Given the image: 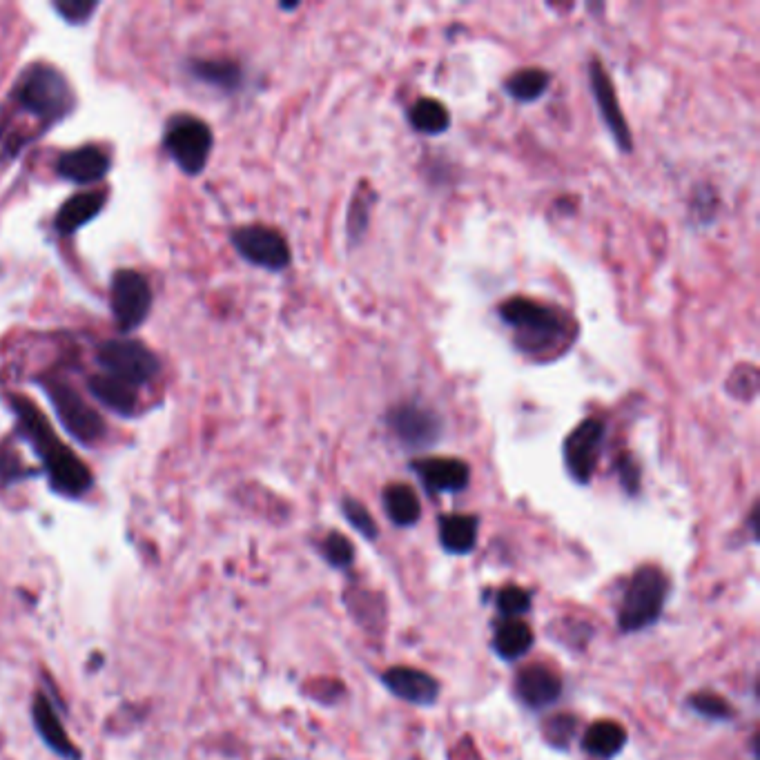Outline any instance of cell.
Instances as JSON below:
<instances>
[{"instance_id":"cell-28","label":"cell","mask_w":760,"mask_h":760,"mask_svg":"<svg viewBox=\"0 0 760 760\" xmlns=\"http://www.w3.org/2000/svg\"><path fill=\"white\" fill-rule=\"evenodd\" d=\"M341 513H344V518L350 522V526H353L357 533H362L366 540H377V522L362 502L355 498H344L341 500Z\"/></svg>"},{"instance_id":"cell-36","label":"cell","mask_w":760,"mask_h":760,"mask_svg":"<svg viewBox=\"0 0 760 760\" xmlns=\"http://www.w3.org/2000/svg\"><path fill=\"white\" fill-rule=\"evenodd\" d=\"M23 475H25L23 464L16 457V453L12 451V448L0 446V484L7 486L16 480H21Z\"/></svg>"},{"instance_id":"cell-10","label":"cell","mask_w":760,"mask_h":760,"mask_svg":"<svg viewBox=\"0 0 760 760\" xmlns=\"http://www.w3.org/2000/svg\"><path fill=\"white\" fill-rule=\"evenodd\" d=\"M232 246L246 261L272 272L286 270L292 261L286 237L268 226L237 228L232 232Z\"/></svg>"},{"instance_id":"cell-21","label":"cell","mask_w":760,"mask_h":760,"mask_svg":"<svg viewBox=\"0 0 760 760\" xmlns=\"http://www.w3.org/2000/svg\"><path fill=\"white\" fill-rule=\"evenodd\" d=\"M90 393L99 399L103 406L119 415H132L136 408V388L121 382L112 375H94L90 382Z\"/></svg>"},{"instance_id":"cell-9","label":"cell","mask_w":760,"mask_h":760,"mask_svg":"<svg viewBox=\"0 0 760 760\" xmlns=\"http://www.w3.org/2000/svg\"><path fill=\"white\" fill-rule=\"evenodd\" d=\"M388 428L397 437L399 444H404L411 451L431 448L442 437V417L433 408L420 402H404L391 408L386 415Z\"/></svg>"},{"instance_id":"cell-31","label":"cell","mask_w":760,"mask_h":760,"mask_svg":"<svg viewBox=\"0 0 760 760\" xmlns=\"http://www.w3.org/2000/svg\"><path fill=\"white\" fill-rule=\"evenodd\" d=\"M689 707L698 711L700 716L711 718V720H729L734 718V709L727 703L725 698H720L716 694H709V691H700V694H694L689 698Z\"/></svg>"},{"instance_id":"cell-6","label":"cell","mask_w":760,"mask_h":760,"mask_svg":"<svg viewBox=\"0 0 760 760\" xmlns=\"http://www.w3.org/2000/svg\"><path fill=\"white\" fill-rule=\"evenodd\" d=\"M212 130L201 119L179 114L165 128L163 145L179 168L194 177L203 172L212 152Z\"/></svg>"},{"instance_id":"cell-35","label":"cell","mask_w":760,"mask_h":760,"mask_svg":"<svg viewBox=\"0 0 760 760\" xmlns=\"http://www.w3.org/2000/svg\"><path fill=\"white\" fill-rule=\"evenodd\" d=\"M618 477L622 489H625L629 495H638L640 491V466L636 462V457L625 453L618 460Z\"/></svg>"},{"instance_id":"cell-8","label":"cell","mask_w":760,"mask_h":760,"mask_svg":"<svg viewBox=\"0 0 760 760\" xmlns=\"http://www.w3.org/2000/svg\"><path fill=\"white\" fill-rule=\"evenodd\" d=\"M110 301L116 324L123 333L139 328L150 315L152 288L141 272L116 270L110 286Z\"/></svg>"},{"instance_id":"cell-34","label":"cell","mask_w":760,"mask_h":760,"mask_svg":"<svg viewBox=\"0 0 760 760\" xmlns=\"http://www.w3.org/2000/svg\"><path fill=\"white\" fill-rule=\"evenodd\" d=\"M54 7L67 23H85L99 5L90 3V0H58Z\"/></svg>"},{"instance_id":"cell-1","label":"cell","mask_w":760,"mask_h":760,"mask_svg":"<svg viewBox=\"0 0 760 760\" xmlns=\"http://www.w3.org/2000/svg\"><path fill=\"white\" fill-rule=\"evenodd\" d=\"M12 408L18 422H21L25 440L34 446L36 455L43 460V469L50 475L54 489L63 495H70V498H79L90 489L92 473L87 471V466L70 448L58 440L45 415L25 397H14Z\"/></svg>"},{"instance_id":"cell-7","label":"cell","mask_w":760,"mask_h":760,"mask_svg":"<svg viewBox=\"0 0 760 760\" xmlns=\"http://www.w3.org/2000/svg\"><path fill=\"white\" fill-rule=\"evenodd\" d=\"M43 388L56 408L58 420L76 442L90 446L101 440L105 435L103 417L70 384L61 382V379H47Z\"/></svg>"},{"instance_id":"cell-15","label":"cell","mask_w":760,"mask_h":760,"mask_svg":"<svg viewBox=\"0 0 760 760\" xmlns=\"http://www.w3.org/2000/svg\"><path fill=\"white\" fill-rule=\"evenodd\" d=\"M515 694L529 709H544L562 696V680L547 665L524 667L515 678Z\"/></svg>"},{"instance_id":"cell-16","label":"cell","mask_w":760,"mask_h":760,"mask_svg":"<svg viewBox=\"0 0 760 760\" xmlns=\"http://www.w3.org/2000/svg\"><path fill=\"white\" fill-rule=\"evenodd\" d=\"M56 170L67 181L87 185L105 177L107 170H110V159H107V154L101 148H96V145H83V148L65 152L63 157L58 159Z\"/></svg>"},{"instance_id":"cell-23","label":"cell","mask_w":760,"mask_h":760,"mask_svg":"<svg viewBox=\"0 0 760 760\" xmlns=\"http://www.w3.org/2000/svg\"><path fill=\"white\" fill-rule=\"evenodd\" d=\"M384 509L397 526H413L422 515V506L417 493L408 484H391L382 493Z\"/></svg>"},{"instance_id":"cell-25","label":"cell","mask_w":760,"mask_h":760,"mask_svg":"<svg viewBox=\"0 0 760 760\" xmlns=\"http://www.w3.org/2000/svg\"><path fill=\"white\" fill-rule=\"evenodd\" d=\"M408 121H411L417 132L435 136L448 130V125H451V112H448L446 105L440 101L420 99L413 103L411 112H408Z\"/></svg>"},{"instance_id":"cell-24","label":"cell","mask_w":760,"mask_h":760,"mask_svg":"<svg viewBox=\"0 0 760 760\" xmlns=\"http://www.w3.org/2000/svg\"><path fill=\"white\" fill-rule=\"evenodd\" d=\"M549 85L551 74L547 70H540V67H524V70H518L504 81V90L515 101L533 103L547 94Z\"/></svg>"},{"instance_id":"cell-11","label":"cell","mask_w":760,"mask_h":760,"mask_svg":"<svg viewBox=\"0 0 760 760\" xmlns=\"http://www.w3.org/2000/svg\"><path fill=\"white\" fill-rule=\"evenodd\" d=\"M604 442V424L598 417H587L580 422L564 440L562 453L564 464H567L569 475L578 484H589L593 473H596L598 457L602 453Z\"/></svg>"},{"instance_id":"cell-2","label":"cell","mask_w":760,"mask_h":760,"mask_svg":"<svg viewBox=\"0 0 760 760\" xmlns=\"http://www.w3.org/2000/svg\"><path fill=\"white\" fill-rule=\"evenodd\" d=\"M498 315L513 330V344L529 357H549L567 350L573 341L571 319L562 310L529 297H511L500 304Z\"/></svg>"},{"instance_id":"cell-19","label":"cell","mask_w":760,"mask_h":760,"mask_svg":"<svg viewBox=\"0 0 760 760\" xmlns=\"http://www.w3.org/2000/svg\"><path fill=\"white\" fill-rule=\"evenodd\" d=\"M627 745V732L620 723L613 720H598L593 723L582 736L584 752L593 758L609 760L622 752V747Z\"/></svg>"},{"instance_id":"cell-14","label":"cell","mask_w":760,"mask_h":760,"mask_svg":"<svg viewBox=\"0 0 760 760\" xmlns=\"http://www.w3.org/2000/svg\"><path fill=\"white\" fill-rule=\"evenodd\" d=\"M382 682L391 694L406 700V703H411V705L428 707L435 703L437 696H440V685H437V680L422 669L393 667L382 676Z\"/></svg>"},{"instance_id":"cell-18","label":"cell","mask_w":760,"mask_h":760,"mask_svg":"<svg viewBox=\"0 0 760 760\" xmlns=\"http://www.w3.org/2000/svg\"><path fill=\"white\" fill-rule=\"evenodd\" d=\"M105 206V194L103 192H81L67 199L61 210L56 214L54 228L61 232L63 237L74 235L76 230L83 228L85 223L99 217V212Z\"/></svg>"},{"instance_id":"cell-13","label":"cell","mask_w":760,"mask_h":760,"mask_svg":"<svg viewBox=\"0 0 760 760\" xmlns=\"http://www.w3.org/2000/svg\"><path fill=\"white\" fill-rule=\"evenodd\" d=\"M411 469L420 477L426 491L435 493H460L471 482V469L457 457H422L415 460Z\"/></svg>"},{"instance_id":"cell-12","label":"cell","mask_w":760,"mask_h":760,"mask_svg":"<svg viewBox=\"0 0 760 760\" xmlns=\"http://www.w3.org/2000/svg\"><path fill=\"white\" fill-rule=\"evenodd\" d=\"M589 83H591V94L596 99L598 112L602 116L604 125H607L609 134L613 136L618 148L622 152H631L633 150V136L627 125L625 114L620 110L618 96H616V87H613V81L609 79L607 70L600 58H593L589 65Z\"/></svg>"},{"instance_id":"cell-30","label":"cell","mask_w":760,"mask_h":760,"mask_svg":"<svg viewBox=\"0 0 760 760\" xmlns=\"http://www.w3.org/2000/svg\"><path fill=\"white\" fill-rule=\"evenodd\" d=\"M727 391L740 402H752L758 393V370L752 364L738 366L727 379Z\"/></svg>"},{"instance_id":"cell-29","label":"cell","mask_w":760,"mask_h":760,"mask_svg":"<svg viewBox=\"0 0 760 760\" xmlns=\"http://www.w3.org/2000/svg\"><path fill=\"white\" fill-rule=\"evenodd\" d=\"M321 553H324L326 562L333 569H348L355 560L353 544H350L344 535L337 533V531L326 535V540L321 542Z\"/></svg>"},{"instance_id":"cell-33","label":"cell","mask_w":760,"mask_h":760,"mask_svg":"<svg viewBox=\"0 0 760 760\" xmlns=\"http://www.w3.org/2000/svg\"><path fill=\"white\" fill-rule=\"evenodd\" d=\"M576 729H578L576 718L569 714H558L549 718L547 725H544V738H547L549 745L564 749V747H569L571 738L576 736Z\"/></svg>"},{"instance_id":"cell-32","label":"cell","mask_w":760,"mask_h":760,"mask_svg":"<svg viewBox=\"0 0 760 760\" xmlns=\"http://www.w3.org/2000/svg\"><path fill=\"white\" fill-rule=\"evenodd\" d=\"M495 602H498V609L504 616V620L520 618L522 613H526L531 607L529 593L520 587H515V584H509V587H504L502 591H498Z\"/></svg>"},{"instance_id":"cell-20","label":"cell","mask_w":760,"mask_h":760,"mask_svg":"<svg viewBox=\"0 0 760 760\" xmlns=\"http://www.w3.org/2000/svg\"><path fill=\"white\" fill-rule=\"evenodd\" d=\"M440 542L446 553L466 555L477 544V518L475 515L451 513L440 520Z\"/></svg>"},{"instance_id":"cell-17","label":"cell","mask_w":760,"mask_h":760,"mask_svg":"<svg viewBox=\"0 0 760 760\" xmlns=\"http://www.w3.org/2000/svg\"><path fill=\"white\" fill-rule=\"evenodd\" d=\"M32 714H34V727L38 736L43 738V743L50 747L52 752H56L58 756H63L67 760H79V749L72 745V740L70 736H67L61 718L56 716L52 703L43 694H36Z\"/></svg>"},{"instance_id":"cell-22","label":"cell","mask_w":760,"mask_h":760,"mask_svg":"<svg viewBox=\"0 0 760 760\" xmlns=\"http://www.w3.org/2000/svg\"><path fill=\"white\" fill-rule=\"evenodd\" d=\"M531 645H533V631L520 618L504 620L502 625H498V629H495L493 649L502 660L522 658L526 651L531 649Z\"/></svg>"},{"instance_id":"cell-5","label":"cell","mask_w":760,"mask_h":760,"mask_svg":"<svg viewBox=\"0 0 760 760\" xmlns=\"http://www.w3.org/2000/svg\"><path fill=\"white\" fill-rule=\"evenodd\" d=\"M99 364L105 375H112L132 388L150 384L159 375L161 364L148 346L134 339H107L99 348Z\"/></svg>"},{"instance_id":"cell-26","label":"cell","mask_w":760,"mask_h":760,"mask_svg":"<svg viewBox=\"0 0 760 760\" xmlns=\"http://www.w3.org/2000/svg\"><path fill=\"white\" fill-rule=\"evenodd\" d=\"M190 72L201 79L203 83L221 87L226 92H235L241 85V67L232 61H192Z\"/></svg>"},{"instance_id":"cell-4","label":"cell","mask_w":760,"mask_h":760,"mask_svg":"<svg viewBox=\"0 0 760 760\" xmlns=\"http://www.w3.org/2000/svg\"><path fill=\"white\" fill-rule=\"evenodd\" d=\"M669 593V580L654 564L640 567L622 598L618 611V625L625 633L642 631L651 625H656L662 609H665Z\"/></svg>"},{"instance_id":"cell-27","label":"cell","mask_w":760,"mask_h":760,"mask_svg":"<svg viewBox=\"0 0 760 760\" xmlns=\"http://www.w3.org/2000/svg\"><path fill=\"white\" fill-rule=\"evenodd\" d=\"M375 201H377V194L373 192V188H370L368 183L359 185V190L355 192V197L348 206V219H346L348 239L353 243H359L366 237V230L370 226V212H373Z\"/></svg>"},{"instance_id":"cell-3","label":"cell","mask_w":760,"mask_h":760,"mask_svg":"<svg viewBox=\"0 0 760 760\" xmlns=\"http://www.w3.org/2000/svg\"><path fill=\"white\" fill-rule=\"evenodd\" d=\"M12 101L23 114L41 125L63 121L74 110V92L65 76L52 65L36 63L21 72L12 90Z\"/></svg>"}]
</instances>
